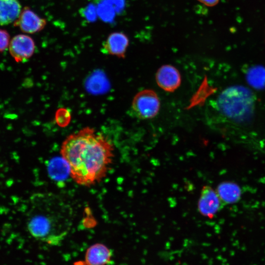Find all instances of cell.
<instances>
[{
	"label": "cell",
	"instance_id": "obj_6",
	"mask_svg": "<svg viewBox=\"0 0 265 265\" xmlns=\"http://www.w3.org/2000/svg\"><path fill=\"white\" fill-rule=\"evenodd\" d=\"M223 206L216 191L208 186L203 187L198 204V211L202 215L212 218Z\"/></svg>",
	"mask_w": 265,
	"mask_h": 265
},
{
	"label": "cell",
	"instance_id": "obj_5",
	"mask_svg": "<svg viewBox=\"0 0 265 265\" xmlns=\"http://www.w3.org/2000/svg\"><path fill=\"white\" fill-rule=\"evenodd\" d=\"M35 49L34 40L25 34L14 36L9 44L10 54L17 62H24L33 54Z\"/></svg>",
	"mask_w": 265,
	"mask_h": 265
},
{
	"label": "cell",
	"instance_id": "obj_9",
	"mask_svg": "<svg viewBox=\"0 0 265 265\" xmlns=\"http://www.w3.org/2000/svg\"><path fill=\"white\" fill-rule=\"evenodd\" d=\"M129 45L127 35L122 32L111 33L104 42L103 47L105 52L119 58H124Z\"/></svg>",
	"mask_w": 265,
	"mask_h": 265
},
{
	"label": "cell",
	"instance_id": "obj_8",
	"mask_svg": "<svg viewBox=\"0 0 265 265\" xmlns=\"http://www.w3.org/2000/svg\"><path fill=\"white\" fill-rule=\"evenodd\" d=\"M156 80L159 87L167 92H173L181 82L178 70L172 65L165 64L160 67L156 74Z\"/></svg>",
	"mask_w": 265,
	"mask_h": 265
},
{
	"label": "cell",
	"instance_id": "obj_11",
	"mask_svg": "<svg viewBox=\"0 0 265 265\" xmlns=\"http://www.w3.org/2000/svg\"><path fill=\"white\" fill-rule=\"evenodd\" d=\"M21 11L19 0H0V25L5 26L14 22Z\"/></svg>",
	"mask_w": 265,
	"mask_h": 265
},
{
	"label": "cell",
	"instance_id": "obj_13",
	"mask_svg": "<svg viewBox=\"0 0 265 265\" xmlns=\"http://www.w3.org/2000/svg\"><path fill=\"white\" fill-rule=\"evenodd\" d=\"M249 82L254 86H261L265 83V69L261 67L251 69L247 75Z\"/></svg>",
	"mask_w": 265,
	"mask_h": 265
},
{
	"label": "cell",
	"instance_id": "obj_7",
	"mask_svg": "<svg viewBox=\"0 0 265 265\" xmlns=\"http://www.w3.org/2000/svg\"><path fill=\"white\" fill-rule=\"evenodd\" d=\"M47 21L41 18L29 7H24L14 25L18 26L25 33H35L41 31L46 26Z\"/></svg>",
	"mask_w": 265,
	"mask_h": 265
},
{
	"label": "cell",
	"instance_id": "obj_10",
	"mask_svg": "<svg viewBox=\"0 0 265 265\" xmlns=\"http://www.w3.org/2000/svg\"><path fill=\"white\" fill-rule=\"evenodd\" d=\"M112 252L106 245L96 243L90 246L84 256V264L88 265H104L112 262Z\"/></svg>",
	"mask_w": 265,
	"mask_h": 265
},
{
	"label": "cell",
	"instance_id": "obj_12",
	"mask_svg": "<svg viewBox=\"0 0 265 265\" xmlns=\"http://www.w3.org/2000/svg\"><path fill=\"white\" fill-rule=\"evenodd\" d=\"M216 192L224 205L237 202L241 195L240 187L237 184L231 182L219 184Z\"/></svg>",
	"mask_w": 265,
	"mask_h": 265
},
{
	"label": "cell",
	"instance_id": "obj_14",
	"mask_svg": "<svg viewBox=\"0 0 265 265\" xmlns=\"http://www.w3.org/2000/svg\"><path fill=\"white\" fill-rule=\"evenodd\" d=\"M71 114L69 111L65 108L58 109L55 115V120L56 124L61 127L67 126L71 120Z\"/></svg>",
	"mask_w": 265,
	"mask_h": 265
},
{
	"label": "cell",
	"instance_id": "obj_15",
	"mask_svg": "<svg viewBox=\"0 0 265 265\" xmlns=\"http://www.w3.org/2000/svg\"><path fill=\"white\" fill-rule=\"evenodd\" d=\"M10 43V35L8 32L4 29L0 28V52L5 50Z\"/></svg>",
	"mask_w": 265,
	"mask_h": 265
},
{
	"label": "cell",
	"instance_id": "obj_2",
	"mask_svg": "<svg viewBox=\"0 0 265 265\" xmlns=\"http://www.w3.org/2000/svg\"><path fill=\"white\" fill-rule=\"evenodd\" d=\"M27 229L36 239L50 245L61 244L73 225V211L59 196L50 192L36 196Z\"/></svg>",
	"mask_w": 265,
	"mask_h": 265
},
{
	"label": "cell",
	"instance_id": "obj_16",
	"mask_svg": "<svg viewBox=\"0 0 265 265\" xmlns=\"http://www.w3.org/2000/svg\"><path fill=\"white\" fill-rule=\"evenodd\" d=\"M202 4L209 6L212 7L217 4L219 0H197Z\"/></svg>",
	"mask_w": 265,
	"mask_h": 265
},
{
	"label": "cell",
	"instance_id": "obj_3",
	"mask_svg": "<svg viewBox=\"0 0 265 265\" xmlns=\"http://www.w3.org/2000/svg\"><path fill=\"white\" fill-rule=\"evenodd\" d=\"M254 97L248 89L235 86L223 90L216 100L218 110L224 116L236 122H244L251 116Z\"/></svg>",
	"mask_w": 265,
	"mask_h": 265
},
{
	"label": "cell",
	"instance_id": "obj_1",
	"mask_svg": "<svg viewBox=\"0 0 265 265\" xmlns=\"http://www.w3.org/2000/svg\"><path fill=\"white\" fill-rule=\"evenodd\" d=\"M113 151L112 144L105 136L85 127L66 137L60 154L72 180L79 185L90 186L106 177Z\"/></svg>",
	"mask_w": 265,
	"mask_h": 265
},
{
	"label": "cell",
	"instance_id": "obj_4",
	"mask_svg": "<svg viewBox=\"0 0 265 265\" xmlns=\"http://www.w3.org/2000/svg\"><path fill=\"white\" fill-rule=\"evenodd\" d=\"M160 102L157 93L151 89L143 90L134 97L132 108L135 115L140 119H151L159 112Z\"/></svg>",
	"mask_w": 265,
	"mask_h": 265
}]
</instances>
